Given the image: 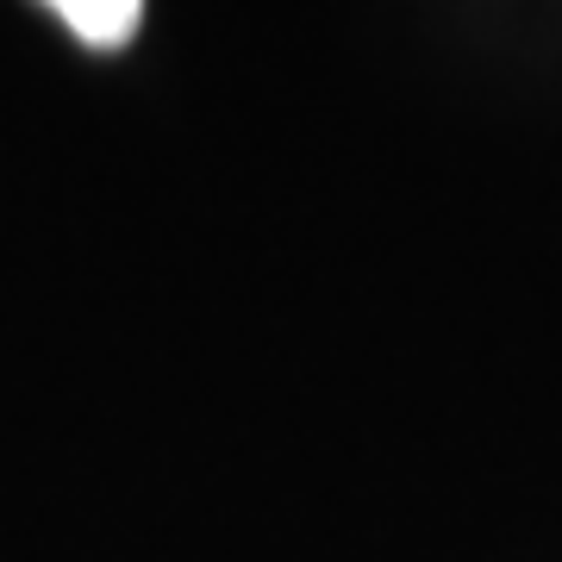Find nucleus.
Returning a JSON list of instances; mask_svg holds the SVG:
<instances>
[{
  "label": "nucleus",
  "instance_id": "nucleus-1",
  "mask_svg": "<svg viewBox=\"0 0 562 562\" xmlns=\"http://www.w3.org/2000/svg\"><path fill=\"white\" fill-rule=\"evenodd\" d=\"M50 7L69 20L76 38L101 44V50L132 38V32H138V13H144V0H50Z\"/></svg>",
  "mask_w": 562,
  "mask_h": 562
}]
</instances>
